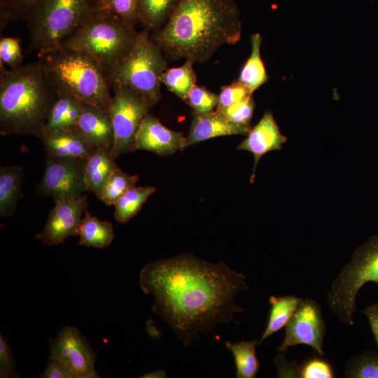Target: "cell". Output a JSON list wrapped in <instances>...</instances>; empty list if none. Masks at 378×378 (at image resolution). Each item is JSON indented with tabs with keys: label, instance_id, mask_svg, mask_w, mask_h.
I'll list each match as a JSON object with an SVG mask.
<instances>
[{
	"label": "cell",
	"instance_id": "1",
	"mask_svg": "<svg viewBox=\"0 0 378 378\" xmlns=\"http://www.w3.org/2000/svg\"><path fill=\"white\" fill-rule=\"evenodd\" d=\"M139 284L154 298L153 312L185 345L200 332L233 321L235 313L244 311L235 304L234 297L249 289L245 276L226 264L188 253L148 263Z\"/></svg>",
	"mask_w": 378,
	"mask_h": 378
},
{
	"label": "cell",
	"instance_id": "2",
	"mask_svg": "<svg viewBox=\"0 0 378 378\" xmlns=\"http://www.w3.org/2000/svg\"><path fill=\"white\" fill-rule=\"evenodd\" d=\"M241 27L232 0H179L155 43L171 59L204 63L222 46L237 43Z\"/></svg>",
	"mask_w": 378,
	"mask_h": 378
},
{
	"label": "cell",
	"instance_id": "3",
	"mask_svg": "<svg viewBox=\"0 0 378 378\" xmlns=\"http://www.w3.org/2000/svg\"><path fill=\"white\" fill-rule=\"evenodd\" d=\"M58 96L41 60L9 71L1 69V134H31L41 139Z\"/></svg>",
	"mask_w": 378,
	"mask_h": 378
},
{
	"label": "cell",
	"instance_id": "4",
	"mask_svg": "<svg viewBox=\"0 0 378 378\" xmlns=\"http://www.w3.org/2000/svg\"><path fill=\"white\" fill-rule=\"evenodd\" d=\"M40 58L58 92L109 113L112 100L109 81L91 56L60 48Z\"/></svg>",
	"mask_w": 378,
	"mask_h": 378
},
{
	"label": "cell",
	"instance_id": "5",
	"mask_svg": "<svg viewBox=\"0 0 378 378\" xmlns=\"http://www.w3.org/2000/svg\"><path fill=\"white\" fill-rule=\"evenodd\" d=\"M100 10L99 0H38L26 20L39 57L64 42Z\"/></svg>",
	"mask_w": 378,
	"mask_h": 378
},
{
	"label": "cell",
	"instance_id": "6",
	"mask_svg": "<svg viewBox=\"0 0 378 378\" xmlns=\"http://www.w3.org/2000/svg\"><path fill=\"white\" fill-rule=\"evenodd\" d=\"M137 33L108 10H99L61 48L83 52L104 69L107 78L132 48Z\"/></svg>",
	"mask_w": 378,
	"mask_h": 378
},
{
	"label": "cell",
	"instance_id": "7",
	"mask_svg": "<svg viewBox=\"0 0 378 378\" xmlns=\"http://www.w3.org/2000/svg\"><path fill=\"white\" fill-rule=\"evenodd\" d=\"M165 68L162 49L149 39L147 31H141L127 55L109 73L108 80L113 87L133 90L152 106L161 97L160 77Z\"/></svg>",
	"mask_w": 378,
	"mask_h": 378
},
{
	"label": "cell",
	"instance_id": "8",
	"mask_svg": "<svg viewBox=\"0 0 378 378\" xmlns=\"http://www.w3.org/2000/svg\"><path fill=\"white\" fill-rule=\"evenodd\" d=\"M368 282L378 284V234L369 238L355 251L327 295L329 308L343 323L354 324L356 298Z\"/></svg>",
	"mask_w": 378,
	"mask_h": 378
},
{
	"label": "cell",
	"instance_id": "9",
	"mask_svg": "<svg viewBox=\"0 0 378 378\" xmlns=\"http://www.w3.org/2000/svg\"><path fill=\"white\" fill-rule=\"evenodd\" d=\"M151 106L138 93L125 86H113L110 116L113 130L111 153L117 158L133 151L135 138Z\"/></svg>",
	"mask_w": 378,
	"mask_h": 378
},
{
	"label": "cell",
	"instance_id": "10",
	"mask_svg": "<svg viewBox=\"0 0 378 378\" xmlns=\"http://www.w3.org/2000/svg\"><path fill=\"white\" fill-rule=\"evenodd\" d=\"M285 327L284 338L277 349L279 353L295 345L305 344L318 356H323L326 325L321 307L314 300L302 299Z\"/></svg>",
	"mask_w": 378,
	"mask_h": 378
},
{
	"label": "cell",
	"instance_id": "11",
	"mask_svg": "<svg viewBox=\"0 0 378 378\" xmlns=\"http://www.w3.org/2000/svg\"><path fill=\"white\" fill-rule=\"evenodd\" d=\"M86 161L79 158L48 157L38 192L54 200L83 195L87 191Z\"/></svg>",
	"mask_w": 378,
	"mask_h": 378
},
{
	"label": "cell",
	"instance_id": "12",
	"mask_svg": "<svg viewBox=\"0 0 378 378\" xmlns=\"http://www.w3.org/2000/svg\"><path fill=\"white\" fill-rule=\"evenodd\" d=\"M50 356L63 362L76 378H98L96 352L77 328L67 326L50 341Z\"/></svg>",
	"mask_w": 378,
	"mask_h": 378
},
{
	"label": "cell",
	"instance_id": "13",
	"mask_svg": "<svg viewBox=\"0 0 378 378\" xmlns=\"http://www.w3.org/2000/svg\"><path fill=\"white\" fill-rule=\"evenodd\" d=\"M88 206V197H78L55 200L43 229L36 238L48 246L62 244L71 236L77 235L82 214Z\"/></svg>",
	"mask_w": 378,
	"mask_h": 378
},
{
	"label": "cell",
	"instance_id": "14",
	"mask_svg": "<svg viewBox=\"0 0 378 378\" xmlns=\"http://www.w3.org/2000/svg\"><path fill=\"white\" fill-rule=\"evenodd\" d=\"M188 146L187 138L173 131L155 117L147 114L137 132L133 150H144L160 155H169Z\"/></svg>",
	"mask_w": 378,
	"mask_h": 378
},
{
	"label": "cell",
	"instance_id": "15",
	"mask_svg": "<svg viewBox=\"0 0 378 378\" xmlns=\"http://www.w3.org/2000/svg\"><path fill=\"white\" fill-rule=\"evenodd\" d=\"M286 140L272 113L266 111L258 123L251 129L246 139L237 146L238 150L248 151L254 157L251 181L261 157L270 151L280 150Z\"/></svg>",
	"mask_w": 378,
	"mask_h": 378
},
{
	"label": "cell",
	"instance_id": "16",
	"mask_svg": "<svg viewBox=\"0 0 378 378\" xmlns=\"http://www.w3.org/2000/svg\"><path fill=\"white\" fill-rule=\"evenodd\" d=\"M41 140L48 157L88 160L95 150L76 127L56 130Z\"/></svg>",
	"mask_w": 378,
	"mask_h": 378
},
{
	"label": "cell",
	"instance_id": "17",
	"mask_svg": "<svg viewBox=\"0 0 378 378\" xmlns=\"http://www.w3.org/2000/svg\"><path fill=\"white\" fill-rule=\"evenodd\" d=\"M250 130L231 122L218 110L203 115L193 113L187 143L190 146L220 136L248 134Z\"/></svg>",
	"mask_w": 378,
	"mask_h": 378
},
{
	"label": "cell",
	"instance_id": "18",
	"mask_svg": "<svg viewBox=\"0 0 378 378\" xmlns=\"http://www.w3.org/2000/svg\"><path fill=\"white\" fill-rule=\"evenodd\" d=\"M75 127L95 148H111L113 130L109 113L83 104L82 113Z\"/></svg>",
	"mask_w": 378,
	"mask_h": 378
},
{
	"label": "cell",
	"instance_id": "19",
	"mask_svg": "<svg viewBox=\"0 0 378 378\" xmlns=\"http://www.w3.org/2000/svg\"><path fill=\"white\" fill-rule=\"evenodd\" d=\"M110 148H95L87 160L85 170L86 190L99 196L113 171L118 167Z\"/></svg>",
	"mask_w": 378,
	"mask_h": 378
},
{
	"label": "cell",
	"instance_id": "20",
	"mask_svg": "<svg viewBox=\"0 0 378 378\" xmlns=\"http://www.w3.org/2000/svg\"><path fill=\"white\" fill-rule=\"evenodd\" d=\"M58 93L48 115L41 139L56 130L75 127L82 113L83 103L69 94Z\"/></svg>",
	"mask_w": 378,
	"mask_h": 378
},
{
	"label": "cell",
	"instance_id": "21",
	"mask_svg": "<svg viewBox=\"0 0 378 378\" xmlns=\"http://www.w3.org/2000/svg\"><path fill=\"white\" fill-rule=\"evenodd\" d=\"M22 168L6 166L0 168V216L8 217L15 213L22 195Z\"/></svg>",
	"mask_w": 378,
	"mask_h": 378
},
{
	"label": "cell",
	"instance_id": "22",
	"mask_svg": "<svg viewBox=\"0 0 378 378\" xmlns=\"http://www.w3.org/2000/svg\"><path fill=\"white\" fill-rule=\"evenodd\" d=\"M80 246L105 248L110 246L114 239L113 228L110 222L100 220L85 211L77 231Z\"/></svg>",
	"mask_w": 378,
	"mask_h": 378
},
{
	"label": "cell",
	"instance_id": "23",
	"mask_svg": "<svg viewBox=\"0 0 378 378\" xmlns=\"http://www.w3.org/2000/svg\"><path fill=\"white\" fill-rule=\"evenodd\" d=\"M302 298L295 295L270 296L271 305L267 323L259 344L286 326Z\"/></svg>",
	"mask_w": 378,
	"mask_h": 378
},
{
	"label": "cell",
	"instance_id": "24",
	"mask_svg": "<svg viewBox=\"0 0 378 378\" xmlns=\"http://www.w3.org/2000/svg\"><path fill=\"white\" fill-rule=\"evenodd\" d=\"M251 53L244 64L238 81L252 94L268 79L267 74L260 57L262 36L256 33L251 35Z\"/></svg>",
	"mask_w": 378,
	"mask_h": 378
},
{
	"label": "cell",
	"instance_id": "25",
	"mask_svg": "<svg viewBox=\"0 0 378 378\" xmlns=\"http://www.w3.org/2000/svg\"><path fill=\"white\" fill-rule=\"evenodd\" d=\"M259 341L249 340L237 342H225V346L232 354L237 378H254L256 377L260 363L256 356V347Z\"/></svg>",
	"mask_w": 378,
	"mask_h": 378
},
{
	"label": "cell",
	"instance_id": "26",
	"mask_svg": "<svg viewBox=\"0 0 378 378\" xmlns=\"http://www.w3.org/2000/svg\"><path fill=\"white\" fill-rule=\"evenodd\" d=\"M193 63L190 60H186L181 66L166 69L160 77L161 83L183 101L196 85Z\"/></svg>",
	"mask_w": 378,
	"mask_h": 378
},
{
	"label": "cell",
	"instance_id": "27",
	"mask_svg": "<svg viewBox=\"0 0 378 378\" xmlns=\"http://www.w3.org/2000/svg\"><path fill=\"white\" fill-rule=\"evenodd\" d=\"M155 192L152 186H134L114 204V217L120 223H126L141 210L147 199Z\"/></svg>",
	"mask_w": 378,
	"mask_h": 378
},
{
	"label": "cell",
	"instance_id": "28",
	"mask_svg": "<svg viewBox=\"0 0 378 378\" xmlns=\"http://www.w3.org/2000/svg\"><path fill=\"white\" fill-rule=\"evenodd\" d=\"M179 0H139L137 18L151 28L167 22Z\"/></svg>",
	"mask_w": 378,
	"mask_h": 378
},
{
	"label": "cell",
	"instance_id": "29",
	"mask_svg": "<svg viewBox=\"0 0 378 378\" xmlns=\"http://www.w3.org/2000/svg\"><path fill=\"white\" fill-rule=\"evenodd\" d=\"M138 180V175H130L118 167L97 197L107 206L114 205L125 192L135 186Z\"/></svg>",
	"mask_w": 378,
	"mask_h": 378
},
{
	"label": "cell",
	"instance_id": "30",
	"mask_svg": "<svg viewBox=\"0 0 378 378\" xmlns=\"http://www.w3.org/2000/svg\"><path fill=\"white\" fill-rule=\"evenodd\" d=\"M350 378H378V351H367L352 358L346 365Z\"/></svg>",
	"mask_w": 378,
	"mask_h": 378
},
{
	"label": "cell",
	"instance_id": "31",
	"mask_svg": "<svg viewBox=\"0 0 378 378\" xmlns=\"http://www.w3.org/2000/svg\"><path fill=\"white\" fill-rule=\"evenodd\" d=\"M38 0H0L1 27L11 21L26 20Z\"/></svg>",
	"mask_w": 378,
	"mask_h": 378
},
{
	"label": "cell",
	"instance_id": "32",
	"mask_svg": "<svg viewBox=\"0 0 378 378\" xmlns=\"http://www.w3.org/2000/svg\"><path fill=\"white\" fill-rule=\"evenodd\" d=\"M219 97L206 88L195 85L189 92L186 102L194 110V113L203 115L214 111L218 104Z\"/></svg>",
	"mask_w": 378,
	"mask_h": 378
},
{
	"label": "cell",
	"instance_id": "33",
	"mask_svg": "<svg viewBox=\"0 0 378 378\" xmlns=\"http://www.w3.org/2000/svg\"><path fill=\"white\" fill-rule=\"evenodd\" d=\"M254 108L255 102L252 94H251L220 112L231 122L247 129H251L250 122Z\"/></svg>",
	"mask_w": 378,
	"mask_h": 378
},
{
	"label": "cell",
	"instance_id": "34",
	"mask_svg": "<svg viewBox=\"0 0 378 378\" xmlns=\"http://www.w3.org/2000/svg\"><path fill=\"white\" fill-rule=\"evenodd\" d=\"M298 377L333 378L335 372L327 360L320 358H312L300 365Z\"/></svg>",
	"mask_w": 378,
	"mask_h": 378
},
{
	"label": "cell",
	"instance_id": "35",
	"mask_svg": "<svg viewBox=\"0 0 378 378\" xmlns=\"http://www.w3.org/2000/svg\"><path fill=\"white\" fill-rule=\"evenodd\" d=\"M22 60V51L18 38L4 37L0 41L1 66L8 65L11 69L20 66Z\"/></svg>",
	"mask_w": 378,
	"mask_h": 378
},
{
	"label": "cell",
	"instance_id": "36",
	"mask_svg": "<svg viewBox=\"0 0 378 378\" xmlns=\"http://www.w3.org/2000/svg\"><path fill=\"white\" fill-rule=\"evenodd\" d=\"M251 94L249 90L239 81L223 86L218 94L216 110L221 111Z\"/></svg>",
	"mask_w": 378,
	"mask_h": 378
},
{
	"label": "cell",
	"instance_id": "37",
	"mask_svg": "<svg viewBox=\"0 0 378 378\" xmlns=\"http://www.w3.org/2000/svg\"><path fill=\"white\" fill-rule=\"evenodd\" d=\"M139 0H108V10L128 24L134 26L137 18Z\"/></svg>",
	"mask_w": 378,
	"mask_h": 378
},
{
	"label": "cell",
	"instance_id": "38",
	"mask_svg": "<svg viewBox=\"0 0 378 378\" xmlns=\"http://www.w3.org/2000/svg\"><path fill=\"white\" fill-rule=\"evenodd\" d=\"M15 358L6 338L0 335V377H15Z\"/></svg>",
	"mask_w": 378,
	"mask_h": 378
},
{
	"label": "cell",
	"instance_id": "39",
	"mask_svg": "<svg viewBox=\"0 0 378 378\" xmlns=\"http://www.w3.org/2000/svg\"><path fill=\"white\" fill-rule=\"evenodd\" d=\"M39 376L42 378H76L63 362L51 356L48 357L45 370Z\"/></svg>",
	"mask_w": 378,
	"mask_h": 378
},
{
	"label": "cell",
	"instance_id": "40",
	"mask_svg": "<svg viewBox=\"0 0 378 378\" xmlns=\"http://www.w3.org/2000/svg\"><path fill=\"white\" fill-rule=\"evenodd\" d=\"M275 364L278 371V377H298L300 365L290 364L282 358L281 354L276 356Z\"/></svg>",
	"mask_w": 378,
	"mask_h": 378
},
{
	"label": "cell",
	"instance_id": "41",
	"mask_svg": "<svg viewBox=\"0 0 378 378\" xmlns=\"http://www.w3.org/2000/svg\"><path fill=\"white\" fill-rule=\"evenodd\" d=\"M361 312L367 317L378 346V302L366 307Z\"/></svg>",
	"mask_w": 378,
	"mask_h": 378
},
{
	"label": "cell",
	"instance_id": "42",
	"mask_svg": "<svg viewBox=\"0 0 378 378\" xmlns=\"http://www.w3.org/2000/svg\"><path fill=\"white\" fill-rule=\"evenodd\" d=\"M166 372L162 370H153L148 372L141 377L143 378H164L166 377Z\"/></svg>",
	"mask_w": 378,
	"mask_h": 378
},
{
	"label": "cell",
	"instance_id": "43",
	"mask_svg": "<svg viewBox=\"0 0 378 378\" xmlns=\"http://www.w3.org/2000/svg\"><path fill=\"white\" fill-rule=\"evenodd\" d=\"M100 10H108V0H99Z\"/></svg>",
	"mask_w": 378,
	"mask_h": 378
}]
</instances>
